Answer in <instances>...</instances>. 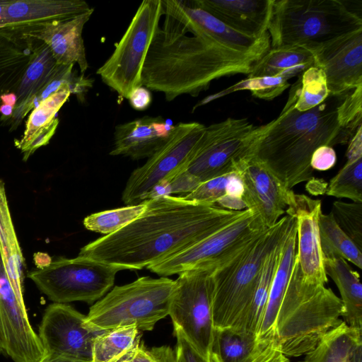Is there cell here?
Segmentation results:
<instances>
[{
  "label": "cell",
  "instance_id": "6da1fadb",
  "mask_svg": "<svg viewBox=\"0 0 362 362\" xmlns=\"http://www.w3.org/2000/svg\"><path fill=\"white\" fill-rule=\"evenodd\" d=\"M145 201L147 206L140 216L117 232L90 242L78 255L140 270L203 240L244 211L198 204L182 196Z\"/></svg>",
  "mask_w": 362,
  "mask_h": 362
},
{
  "label": "cell",
  "instance_id": "7a4b0ae2",
  "mask_svg": "<svg viewBox=\"0 0 362 362\" xmlns=\"http://www.w3.org/2000/svg\"><path fill=\"white\" fill-rule=\"evenodd\" d=\"M346 94L329 95L317 106L300 112L295 108L294 83L279 115L262 125L249 158L262 165L287 189L310 180L313 170L310 163L315 150L346 144L354 135L339 119L338 107Z\"/></svg>",
  "mask_w": 362,
  "mask_h": 362
},
{
  "label": "cell",
  "instance_id": "3957f363",
  "mask_svg": "<svg viewBox=\"0 0 362 362\" xmlns=\"http://www.w3.org/2000/svg\"><path fill=\"white\" fill-rule=\"evenodd\" d=\"M261 57L231 49L204 34L168 35L156 32L144 62L142 86L163 93L168 102L197 96L212 81L248 74Z\"/></svg>",
  "mask_w": 362,
  "mask_h": 362
},
{
  "label": "cell",
  "instance_id": "277c9868",
  "mask_svg": "<svg viewBox=\"0 0 362 362\" xmlns=\"http://www.w3.org/2000/svg\"><path fill=\"white\" fill-rule=\"evenodd\" d=\"M343 305L330 288L303 279L296 258L269 335L287 357L303 356L338 325Z\"/></svg>",
  "mask_w": 362,
  "mask_h": 362
},
{
  "label": "cell",
  "instance_id": "5b68a950",
  "mask_svg": "<svg viewBox=\"0 0 362 362\" xmlns=\"http://www.w3.org/2000/svg\"><path fill=\"white\" fill-rule=\"evenodd\" d=\"M291 220L288 214L283 216L213 271L212 315L215 329L241 332L264 258L284 235Z\"/></svg>",
  "mask_w": 362,
  "mask_h": 362
},
{
  "label": "cell",
  "instance_id": "8992f818",
  "mask_svg": "<svg viewBox=\"0 0 362 362\" xmlns=\"http://www.w3.org/2000/svg\"><path fill=\"white\" fill-rule=\"evenodd\" d=\"M362 29V18L343 0H274L268 33L271 49L311 51Z\"/></svg>",
  "mask_w": 362,
  "mask_h": 362
},
{
  "label": "cell",
  "instance_id": "52a82bcc",
  "mask_svg": "<svg viewBox=\"0 0 362 362\" xmlns=\"http://www.w3.org/2000/svg\"><path fill=\"white\" fill-rule=\"evenodd\" d=\"M175 280L141 276L127 284L115 286L95 303L86 325L95 330L135 325L139 331H151L168 315Z\"/></svg>",
  "mask_w": 362,
  "mask_h": 362
},
{
  "label": "cell",
  "instance_id": "ba28073f",
  "mask_svg": "<svg viewBox=\"0 0 362 362\" xmlns=\"http://www.w3.org/2000/svg\"><path fill=\"white\" fill-rule=\"evenodd\" d=\"M127 270L88 257H59L28 273L37 288L51 301L93 304L112 287L116 274Z\"/></svg>",
  "mask_w": 362,
  "mask_h": 362
},
{
  "label": "cell",
  "instance_id": "9c48e42d",
  "mask_svg": "<svg viewBox=\"0 0 362 362\" xmlns=\"http://www.w3.org/2000/svg\"><path fill=\"white\" fill-rule=\"evenodd\" d=\"M163 15L161 0L143 1L113 52L96 71L122 99L142 86L144 62Z\"/></svg>",
  "mask_w": 362,
  "mask_h": 362
},
{
  "label": "cell",
  "instance_id": "30bf717a",
  "mask_svg": "<svg viewBox=\"0 0 362 362\" xmlns=\"http://www.w3.org/2000/svg\"><path fill=\"white\" fill-rule=\"evenodd\" d=\"M213 269H193L178 274L170 297L168 315L196 351L213 362L215 328L212 315Z\"/></svg>",
  "mask_w": 362,
  "mask_h": 362
},
{
  "label": "cell",
  "instance_id": "8fae6325",
  "mask_svg": "<svg viewBox=\"0 0 362 362\" xmlns=\"http://www.w3.org/2000/svg\"><path fill=\"white\" fill-rule=\"evenodd\" d=\"M261 129L245 118H228L206 127L192 156L180 172L200 184L235 171L237 164L250 156Z\"/></svg>",
  "mask_w": 362,
  "mask_h": 362
},
{
  "label": "cell",
  "instance_id": "7c38bea8",
  "mask_svg": "<svg viewBox=\"0 0 362 362\" xmlns=\"http://www.w3.org/2000/svg\"><path fill=\"white\" fill-rule=\"evenodd\" d=\"M266 229L259 214L246 209L217 231L147 269L165 277L188 270H214Z\"/></svg>",
  "mask_w": 362,
  "mask_h": 362
},
{
  "label": "cell",
  "instance_id": "4fadbf2b",
  "mask_svg": "<svg viewBox=\"0 0 362 362\" xmlns=\"http://www.w3.org/2000/svg\"><path fill=\"white\" fill-rule=\"evenodd\" d=\"M206 126L197 122H179L167 141L141 166L131 173L122 194L126 205L148 199L153 187L180 173L192 156Z\"/></svg>",
  "mask_w": 362,
  "mask_h": 362
},
{
  "label": "cell",
  "instance_id": "5bb4252c",
  "mask_svg": "<svg viewBox=\"0 0 362 362\" xmlns=\"http://www.w3.org/2000/svg\"><path fill=\"white\" fill-rule=\"evenodd\" d=\"M162 32L168 35L204 34L237 52L262 57L271 47L267 33L260 38L244 35L195 6L192 0H161Z\"/></svg>",
  "mask_w": 362,
  "mask_h": 362
},
{
  "label": "cell",
  "instance_id": "9a60e30c",
  "mask_svg": "<svg viewBox=\"0 0 362 362\" xmlns=\"http://www.w3.org/2000/svg\"><path fill=\"white\" fill-rule=\"evenodd\" d=\"M86 317L67 303L49 304L45 310L37 334L44 355L91 362L94 339L103 331L88 327Z\"/></svg>",
  "mask_w": 362,
  "mask_h": 362
},
{
  "label": "cell",
  "instance_id": "2e32d148",
  "mask_svg": "<svg viewBox=\"0 0 362 362\" xmlns=\"http://www.w3.org/2000/svg\"><path fill=\"white\" fill-rule=\"evenodd\" d=\"M0 354L13 362H38L44 349L30 325L25 305L18 299L0 253Z\"/></svg>",
  "mask_w": 362,
  "mask_h": 362
},
{
  "label": "cell",
  "instance_id": "e0dca14e",
  "mask_svg": "<svg viewBox=\"0 0 362 362\" xmlns=\"http://www.w3.org/2000/svg\"><path fill=\"white\" fill-rule=\"evenodd\" d=\"M321 207L320 200L291 190L286 212L296 218V258L303 281L311 284L325 285L328 278L325 270L319 231Z\"/></svg>",
  "mask_w": 362,
  "mask_h": 362
},
{
  "label": "cell",
  "instance_id": "ac0fdd59",
  "mask_svg": "<svg viewBox=\"0 0 362 362\" xmlns=\"http://www.w3.org/2000/svg\"><path fill=\"white\" fill-rule=\"evenodd\" d=\"M310 52L314 66L325 74L330 95H344L362 85V29Z\"/></svg>",
  "mask_w": 362,
  "mask_h": 362
},
{
  "label": "cell",
  "instance_id": "d6986e66",
  "mask_svg": "<svg viewBox=\"0 0 362 362\" xmlns=\"http://www.w3.org/2000/svg\"><path fill=\"white\" fill-rule=\"evenodd\" d=\"M235 171L243 182V199L246 209L258 214L266 228L274 226L286 212L291 189L284 188L252 158L240 161Z\"/></svg>",
  "mask_w": 362,
  "mask_h": 362
},
{
  "label": "cell",
  "instance_id": "ffe728a7",
  "mask_svg": "<svg viewBox=\"0 0 362 362\" xmlns=\"http://www.w3.org/2000/svg\"><path fill=\"white\" fill-rule=\"evenodd\" d=\"M94 8L74 18L53 21L17 32L23 37L41 41L47 45L59 65L77 64L81 74L88 68L82 36L86 23Z\"/></svg>",
  "mask_w": 362,
  "mask_h": 362
},
{
  "label": "cell",
  "instance_id": "44dd1931",
  "mask_svg": "<svg viewBox=\"0 0 362 362\" xmlns=\"http://www.w3.org/2000/svg\"><path fill=\"white\" fill-rule=\"evenodd\" d=\"M92 8L83 0H9L0 21V30L19 31L67 20Z\"/></svg>",
  "mask_w": 362,
  "mask_h": 362
},
{
  "label": "cell",
  "instance_id": "7402d4cb",
  "mask_svg": "<svg viewBox=\"0 0 362 362\" xmlns=\"http://www.w3.org/2000/svg\"><path fill=\"white\" fill-rule=\"evenodd\" d=\"M174 126L160 116H144L119 124L115 128L110 155L148 158L167 141Z\"/></svg>",
  "mask_w": 362,
  "mask_h": 362
},
{
  "label": "cell",
  "instance_id": "603a6c76",
  "mask_svg": "<svg viewBox=\"0 0 362 362\" xmlns=\"http://www.w3.org/2000/svg\"><path fill=\"white\" fill-rule=\"evenodd\" d=\"M274 0H192L234 30L260 38L268 33Z\"/></svg>",
  "mask_w": 362,
  "mask_h": 362
},
{
  "label": "cell",
  "instance_id": "cb8c5ba5",
  "mask_svg": "<svg viewBox=\"0 0 362 362\" xmlns=\"http://www.w3.org/2000/svg\"><path fill=\"white\" fill-rule=\"evenodd\" d=\"M324 265L327 276L339 291L343 321L352 328L362 330V286L358 273L339 257H324Z\"/></svg>",
  "mask_w": 362,
  "mask_h": 362
},
{
  "label": "cell",
  "instance_id": "d4e9b609",
  "mask_svg": "<svg viewBox=\"0 0 362 362\" xmlns=\"http://www.w3.org/2000/svg\"><path fill=\"white\" fill-rule=\"evenodd\" d=\"M0 253L7 276L21 303L23 299L25 260L13 226L5 183L0 180Z\"/></svg>",
  "mask_w": 362,
  "mask_h": 362
},
{
  "label": "cell",
  "instance_id": "484cf974",
  "mask_svg": "<svg viewBox=\"0 0 362 362\" xmlns=\"http://www.w3.org/2000/svg\"><path fill=\"white\" fill-rule=\"evenodd\" d=\"M62 66L57 63L47 45L34 40L28 64L16 92L17 100L11 118L57 76Z\"/></svg>",
  "mask_w": 362,
  "mask_h": 362
},
{
  "label": "cell",
  "instance_id": "4316f807",
  "mask_svg": "<svg viewBox=\"0 0 362 362\" xmlns=\"http://www.w3.org/2000/svg\"><path fill=\"white\" fill-rule=\"evenodd\" d=\"M34 40L15 31L0 30L1 96L15 93L28 64Z\"/></svg>",
  "mask_w": 362,
  "mask_h": 362
},
{
  "label": "cell",
  "instance_id": "83f0119b",
  "mask_svg": "<svg viewBox=\"0 0 362 362\" xmlns=\"http://www.w3.org/2000/svg\"><path fill=\"white\" fill-rule=\"evenodd\" d=\"M314 66L312 53L302 47L271 49L252 66L248 77L300 76Z\"/></svg>",
  "mask_w": 362,
  "mask_h": 362
},
{
  "label": "cell",
  "instance_id": "f1b7e54d",
  "mask_svg": "<svg viewBox=\"0 0 362 362\" xmlns=\"http://www.w3.org/2000/svg\"><path fill=\"white\" fill-rule=\"evenodd\" d=\"M287 230L269 250L264 258L255 290L242 325V332L257 337L267 303L272 280L280 258L283 240Z\"/></svg>",
  "mask_w": 362,
  "mask_h": 362
},
{
  "label": "cell",
  "instance_id": "f546056e",
  "mask_svg": "<svg viewBox=\"0 0 362 362\" xmlns=\"http://www.w3.org/2000/svg\"><path fill=\"white\" fill-rule=\"evenodd\" d=\"M361 340L362 330L352 328L341 320L299 362H346L352 348Z\"/></svg>",
  "mask_w": 362,
  "mask_h": 362
},
{
  "label": "cell",
  "instance_id": "4dcf8cb0",
  "mask_svg": "<svg viewBox=\"0 0 362 362\" xmlns=\"http://www.w3.org/2000/svg\"><path fill=\"white\" fill-rule=\"evenodd\" d=\"M141 342L135 325L103 331L94 339L91 362H119Z\"/></svg>",
  "mask_w": 362,
  "mask_h": 362
},
{
  "label": "cell",
  "instance_id": "1f68e13d",
  "mask_svg": "<svg viewBox=\"0 0 362 362\" xmlns=\"http://www.w3.org/2000/svg\"><path fill=\"white\" fill-rule=\"evenodd\" d=\"M71 94L70 86L64 84L31 111L22 137L15 139L14 141L16 147L22 153L39 133L59 122L56 117L57 113L68 100Z\"/></svg>",
  "mask_w": 362,
  "mask_h": 362
},
{
  "label": "cell",
  "instance_id": "d6a6232c",
  "mask_svg": "<svg viewBox=\"0 0 362 362\" xmlns=\"http://www.w3.org/2000/svg\"><path fill=\"white\" fill-rule=\"evenodd\" d=\"M319 231L324 257H339L362 269V250L339 226L332 212H321Z\"/></svg>",
  "mask_w": 362,
  "mask_h": 362
},
{
  "label": "cell",
  "instance_id": "836d02e7",
  "mask_svg": "<svg viewBox=\"0 0 362 362\" xmlns=\"http://www.w3.org/2000/svg\"><path fill=\"white\" fill-rule=\"evenodd\" d=\"M258 344L254 335L234 329H215L212 359L215 362H245L253 354Z\"/></svg>",
  "mask_w": 362,
  "mask_h": 362
},
{
  "label": "cell",
  "instance_id": "e575fe53",
  "mask_svg": "<svg viewBox=\"0 0 362 362\" xmlns=\"http://www.w3.org/2000/svg\"><path fill=\"white\" fill-rule=\"evenodd\" d=\"M74 64L62 65L57 76L33 96L21 109L19 113L11 118L6 125L10 126V131H14L21 124L25 116L40 103L57 91L61 86L68 84L71 87V93L80 97L93 86V80L84 76L83 74L76 76L73 73Z\"/></svg>",
  "mask_w": 362,
  "mask_h": 362
},
{
  "label": "cell",
  "instance_id": "d590c367",
  "mask_svg": "<svg viewBox=\"0 0 362 362\" xmlns=\"http://www.w3.org/2000/svg\"><path fill=\"white\" fill-rule=\"evenodd\" d=\"M243 182L235 171H233L201 182L183 198L202 205H216L224 195L243 198Z\"/></svg>",
  "mask_w": 362,
  "mask_h": 362
},
{
  "label": "cell",
  "instance_id": "8d00e7d4",
  "mask_svg": "<svg viewBox=\"0 0 362 362\" xmlns=\"http://www.w3.org/2000/svg\"><path fill=\"white\" fill-rule=\"evenodd\" d=\"M288 79L290 78L285 75L247 77L226 89L204 98L194 107V110L199 106L206 105L214 100L239 90H250L255 98L271 100L281 95L290 86L288 81Z\"/></svg>",
  "mask_w": 362,
  "mask_h": 362
},
{
  "label": "cell",
  "instance_id": "74e56055",
  "mask_svg": "<svg viewBox=\"0 0 362 362\" xmlns=\"http://www.w3.org/2000/svg\"><path fill=\"white\" fill-rule=\"evenodd\" d=\"M146 201L134 205H127L113 209L91 214L83 220L84 227L90 231L112 234L140 216L146 209Z\"/></svg>",
  "mask_w": 362,
  "mask_h": 362
},
{
  "label": "cell",
  "instance_id": "f35d334b",
  "mask_svg": "<svg viewBox=\"0 0 362 362\" xmlns=\"http://www.w3.org/2000/svg\"><path fill=\"white\" fill-rule=\"evenodd\" d=\"M297 100L295 108L303 112L323 103L329 96L324 71L316 66L307 69L296 81Z\"/></svg>",
  "mask_w": 362,
  "mask_h": 362
},
{
  "label": "cell",
  "instance_id": "ab89813d",
  "mask_svg": "<svg viewBox=\"0 0 362 362\" xmlns=\"http://www.w3.org/2000/svg\"><path fill=\"white\" fill-rule=\"evenodd\" d=\"M326 194L362 203V157L347 159L343 168L329 181Z\"/></svg>",
  "mask_w": 362,
  "mask_h": 362
},
{
  "label": "cell",
  "instance_id": "60d3db41",
  "mask_svg": "<svg viewBox=\"0 0 362 362\" xmlns=\"http://www.w3.org/2000/svg\"><path fill=\"white\" fill-rule=\"evenodd\" d=\"M331 212L339 226L362 250V203L336 201Z\"/></svg>",
  "mask_w": 362,
  "mask_h": 362
},
{
  "label": "cell",
  "instance_id": "b9f144b4",
  "mask_svg": "<svg viewBox=\"0 0 362 362\" xmlns=\"http://www.w3.org/2000/svg\"><path fill=\"white\" fill-rule=\"evenodd\" d=\"M362 85L347 93L338 107L341 126L356 133L361 126Z\"/></svg>",
  "mask_w": 362,
  "mask_h": 362
},
{
  "label": "cell",
  "instance_id": "7bdbcfd3",
  "mask_svg": "<svg viewBox=\"0 0 362 362\" xmlns=\"http://www.w3.org/2000/svg\"><path fill=\"white\" fill-rule=\"evenodd\" d=\"M119 362H177L175 350L163 345L147 348L144 342L139 344Z\"/></svg>",
  "mask_w": 362,
  "mask_h": 362
},
{
  "label": "cell",
  "instance_id": "ee69618b",
  "mask_svg": "<svg viewBox=\"0 0 362 362\" xmlns=\"http://www.w3.org/2000/svg\"><path fill=\"white\" fill-rule=\"evenodd\" d=\"M245 362H290L274 341H259L253 354Z\"/></svg>",
  "mask_w": 362,
  "mask_h": 362
},
{
  "label": "cell",
  "instance_id": "f6af8a7d",
  "mask_svg": "<svg viewBox=\"0 0 362 362\" xmlns=\"http://www.w3.org/2000/svg\"><path fill=\"white\" fill-rule=\"evenodd\" d=\"M173 334L177 339L175 353L177 362H208L196 351L179 329H174ZM213 362L215 361L213 360Z\"/></svg>",
  "mask_w": 362,
  "mask_h": 362
},
{
  "label": "cell",
  "instance_id": "bcb514c9",
  "mask_svg": "<svg viewBox=\"0 0 362 362\" xmlns=\"http://www.w3.org/2000/svg\"><path fill=\"white\" fill-rule=\"evenodd\" d=\"M336 161L337 155L333 147L324 145L313 153L310 164L313 170L325 171L332 168Z\"/></svg>",
  "mask_w": 362,
  "mask_h": 362
},
{
  "label": "cell",
  "instance_id": "7dc6e473",
  "mask_svg": "<svg viewBox=\"0 0 362 362\" xmlns=\"http://www.w3.org/2000/svg\"><path fill=\"white\" fill-rule=\"evenodd\" d=\"M127 99L134 110L143 111L150 106L152 96L149 89L141 86L134 88L130 92Z\"/></svg>",
  "mask_w": 362,
  "mask_h": 362
},
{
  "label": "cell",
  "instance_id": "c3c4849f",
  "mask_svg": "<svg viewBox=\"0 0 362 362\" xmlns=\"http://www.w3.org/2000/svg\"><path fill=\"white\" fill-rule=\"evenodd\" d=\"M361 126L349 141V145L346 151L347 159H354L362 157V134Z\"/></svg>",
  "mask_w": 362,
  "mask_h": 362
},
{
  "label": "cell",
  "instance_id": "681fc988",
  "mask_svg": "<svg viewBox=\"0 0 362 362\" xmlns=\"http://www.w3.org/2000/svg\"><path fill=\"white\" fill-rule=\"evenodd\" d=\"M346 362H362V340L359 341L351 350Z\"/></svg>",
  "mask_w": 362,
  "mask_h": 362
},
{
  "label": "cell",
  "instance_id": "f907efd6",
  "mask_svg": "<svg viewBox=\"0 0 362 362\" xmlns=\"http://www.w3.org/2000/svg\"><path fill=\"white\" fill-rule=\"evenodd\" d=\"M14 106L1 103L0 104V120L3 124H6L9 119L12 117L13 111H14Z\"/></svg>",
  "mask_w": 362,
  "mask_h": 362
},
{
  "label": "cell",
  "instance_id": "816d5d0a",
  "mask_svg": "<svg viewBox=\"0 0 362 362\" xmlns=\"http://www.w3.org/2000/svg\"><path fill=\"white\" fill-rule=\"evenodd\" d=\"M38 362H81L67 357L56 355H44Z\"/></svg>",
  "mask_w": 362,
  "mask_h": 362
},
{
  "label": "cell",
  "instance_id": "f5cc1de1",
  "mask_svg": "<svg viewBox=\"0 0 362 362\" xmlns=\"http://www.w3.org/2000/svg\"><path fill=\"white\" fill-rule=\"evenodd\" d=\"M17 98L15 93H8L1 96V103L16 106Z\"/></svg>",
  "mask_w": 362,
  "mask_h": 362
},
{
  "label": "cell",
  "instance_id": "db71d44e",
  "mask_svg": "<svg viewBox=\"0 0 362 362\" xmlns=\"http://www.w3.org/2000/svg\"><path fill=\"white\" fill-rule=\"evenodd\" d=\"M9 0H0V21L5 7L8 4Z\"/></svg>",
  "mask_w": 362,
  "mask_h": 362
}]
</instances>
